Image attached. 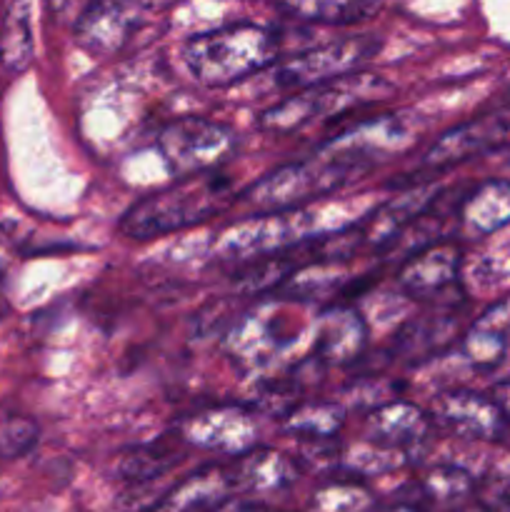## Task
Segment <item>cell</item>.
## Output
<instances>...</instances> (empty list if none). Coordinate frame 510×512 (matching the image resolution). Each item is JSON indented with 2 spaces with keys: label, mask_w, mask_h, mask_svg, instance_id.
<instances>
[{
  "label": "cell",
  "mask_w": 510,
  "mask_h": 512,
  "mask_svg": "<svg viewBox=\"0 0 510 512\" xmlns=\"http://www.w3.org/2000/svg\"><path fill=\"white\" fill-rule=\"evenodd\" d=\"M238 200L233 183L220 170L190 178H175L173 185L140 198L120 218L118 230L125 238L153 240L160 235L195 228L225 213Z\"/></svg>",
  "instance_id": "cell-1"
},
{
  "label": "cell",
  "mask_w": 510,
  "mask_h": 512,
  "mask_svg": "<svg viewBox=\"0 0 510 512\" xmlns=\"http://www.w3.org/2000/svg\"><path fill=\"white\" fill-rule=\"evenodd\" d=\"M278 58V33L258 23H233L195 33L180 48L185 70L205 88H230L275 65Z\"/></svg>",
  "instance_id": "cell-2"
},
{
  "label": "cell",
  "mask_w": 510,
  "mask_h": 512,
  "mask_svg": "<svg viewBox=\"0 0 510 512\" xmlns=\"http://www.w3.org/2000/svg\"><path fill=\"white\" fill-rule=\"evenodd\" d=\"M393 83L383 75L355 70L310 88L293 90L288 98L278 100L258 115V130L273 135H288L305 128L318 118H338L350 110L388 100L393 95Z\"/></svg>",
  "instance_id": "cell-3"
},
{
  "label": "cell",
  "mask_w": 510,
  "mask_h": 512,
  "mask_svg": "<svg viewBox=\"0 0 510 512\" xmlns=\"http://www.w3.org/2000/svg\"><path fill=\"white\" fill-rule=\"evenodd\" d=\"M358 175H363L358 165L350 163L345 155L320 145L308 158L280 165L273 173L255 180L240 195V203L248 205L250 215L290 213L310 200L335 193Z\"/></svg>",
  "instance_id": "cell-4"
},
{
  "label": "cell",
  "mask_w": 510,
  "mask_h": 512,
  "mask_svg": "<svg viewBox=\"0 0 510 512\" xmlns=\"http://www.w3.org/2000/svg\"><path fill=\"white\" fill-rule=\"evenodd\" d=\"M238 133L203 115H183L158 133V153L173 178L213 173L233 160Z\"/></svg>",
  "instance_id": "cell-5"
},
{
  "label": "cell",
  "mask_w": 510,
  "mask_h": 512,
  "mask_svg": "<svg viewBox=\"0 0 510 512\" xmlns=\"http://www.w3.org/2000/svg\"><path fill=\"white\" fill-rule=\"evenodd\" d=\"M175 0H90L75 18V43L93 55H113L153 13Z\"/></svg>",
  "instance_id": "cell-6"
},
{
  "label": "cell",
  "mask_w": 510,
  "mask_h": 512,
  "mask_svg": "<svg viewBox=\"0 0 510 512\" xmlns=\"http://www.w3.org/2000/svg\"><path fill=\"white\" fill-rule=\"evenodd\" d=\"M378 50L380 40L375 35H350V38L333 40V43L293 55L278 65L275 75H278V83L283 88L303 90L310 85L325 83V80L340 78V75L355 73Z\"/></svg>",
  "instance_id": "cell-7"
},
{
  "label": "cell",
  "mask_w": 510,
  "mask_h": 512,
  "mask_svg": "<svg viewBox=\"0 0 510 512\" xmlns=\"http://www.w3.org/2000/svg\"><path fill=\"white\" fill-rule=\"evenodd\" d=\"M280 303L245 313L225 338L230 358L243 368H268L298 340V333L288 330L290 315L278 313Z\"/></svg>",
  "instance_id": "cell-8"
},
{
  "label": "cell",
  "mask_w": 510,
  "mask_h": 512,
  "mask_svg": "<svg viewBox=\"0 0 510 512\" xmlns=\"http://www.w3.org/2000/svg\"><path fill=\"white\" fill-rule=\"evenodd\" d=\"M510 143V110H493V113L478 115L455 128L445 130L438 140L423 155V168L445 170L453 165L473 160L478 155L493 153Z\"/></svg>",
  "instance_id": "cell-9"
},
{
  "label": "cell",
  "mask_w": 510,
  "mask_h": 512,
  "mask_svg": "<svg viewBox=\"0 0 510 512\" xmlns=\"http://www.w3.org/2000/svg\"><path fill=\"white\" fill-rule=\"evenodd\" d=\"M178 435L183 443L200 450H215L225 455H243L245 450L255 448V425L253 413L240 405H218V408L200 410L188 415L180 423Z\"/></svg>",
  "instance_id": "cell-10"
},
{
  "label": "cell",
  "mask_w": 510,
  "mask_h": 512,
  "mask_svg": "<svg viewBox=\"0 0 510 512\" xmlns=\"http://www.w3.org/2000/svg\"><path fill=\"white\" fill-rule=\"evenodd\" d=\"M413 143V133L395 115H378L348 125L343 133L325 140V148L345 155L350 163L368 173L373 165L385 163Z\"/></svg>",
  "instance_id": "cell-11"
},
{
  "label": "cell",
  "mask_w": 510,
  "mask_h": 512,
  "mask_svg": "<svg viewBox=\"0 0 510 512\" xmlns=\"http://www.w3.org/2000/svg\"><path fill=\"white\" fill-rule=\"evenodd\" d=\"M368 348V325L363 315L348 305L323 310L313 323V358L315 363L343 368L363 358Z\"/></svg>",
  "instance_id": "cell-12"
},
{
  "label": "cell",
  "mask_w": 510,
  "mask_h": 512,
  "mask_svg": "<svg viewBox=\"0 0 510 512\" xmlns=\"http://www.w3.org/2000/svg\"><path fill=\"white\" fill-rule=\"evenodd\" d=\"M435 418L470 440H498L505 430V415L490 395L475 390H450L435 400Z\"/></svg>",
  "instance_id": "cell-13"
},
{
  "label": "cell",
  "mask_w": 510,
  "mask_h": 512,
  "mask_svg": "<svg viewBox=\"0 0 510 512\" xmlns=\"http://www.w3.org/2000/svg\"><path fill=\"white\" fill-rule=\"evenodd\" d=\"M460 273V250L450 243H430L415 250L398 273V285L410 298L428 300L453 288Z\"/></svg>",
  "instance_id": "cell-14"
},
{
  "label": "cell",
  "mask_w": 510,
  "mask_h": 512,
  "mask_svg": "<svg viewBox=\"0 0 510 512\" xmlns=\"http://www.w3.org/2000/svg\"><path fill=\"white\" fill-rule=\"evenodd\" d=\"M433 200L435 188L420 185V188L408 190V193L400 195V198L375 208L373 213L365 215L363 223L358 225L363 245L375 250L393 245L395 240L400 238V233H403L405 228H410V225L415 223V218H420V215L433 205Z\"/></svg>",
  "instance_id": "cell-15"
},
{
  "label": "cell",
  "mask_w": 510,
  "mask_h": 512,
  "mask_svg": "<svg viewBox=\"0 0 510 512\" xmlns=\"http://www.w3.org/2000/svg\"><path fill=\"white\" fill-rule=\"evenodd\" d=\"M428 433L430 415H425L418 405L408 400H390V403L378 405L365 418V438L368 443L383 445V448H410L428 438Z\"/></svg>",
  "instance_id": "cell-16"
},
{
  "label": "cell",
  "mask_w": 510,
  "mask_h": 512,
  "mask_svg": "<svg viewBox=\"0 0 510 512\" xmlns=\"http://www.w3.org/2000/svg\"><path fill=\"white\" fill-rule=\"evenodd\" d=\"M233 490L230 470L208 465L170 488L153 512H215L228 503Z\"/></svg>",
  "instance_id": "cell-17"
},
{
  "label": "cell",
  "mask_w": 510,
  "mask_h": 512,
  "mask_svg": "<svg viewBox=\"0 0 510 512\" xmlns=\"http://www.w3.org/2000/svg\"><path fill=\"white\" fill-rule=\"evenodd\" d=\"M228 470L235 490H248V493H275L290 488L298 478L295 460L273 448L245 450Z\"/></svg>",
  "instance_id": "cell-18"
},
{
  "label": "cell",
  "mask_w": 510,
  "mask_h": 512,
  "mask_svg": "<svg viewBox=\"0 0 510 512\" xmlns=\"http://www.w3.org/2000/svg\"><path fill=\"white\" fill-rule=\"evenodd\" d=\"M510 328V300L493 305L485 315H480L468 333L460 340L463 358L480 373H490L498 368L508 350Z\"/></svg>",
  "instance_id": "cell-19"
},
{
  "label": "cell",
  "mask_w": 510,
  "mask_h": 512,
  "mask_svg": "<svg viewBox=\"0 0 510 512\" xmlns=\"http://www.w3.org/2000/svg\"><path fill=\"white\" fill-rule=\"evenodd\" d=\"M460 223L478 238L510 225V180L495 178L475 185L460 205Z\"/></svg>",
  "instance_id": "cell-20"
},
{
  "label": "cell",
  "mask_w": 510,
  "mask_h": 512,
  "mask_svg": "<svg viewBox=\"0 0 510 512\" xmlns=\"http://www.w3.org/2000/svg\"><path fill=\"white\" fill-rule=\"evenodd\" d=\"M383 0H275L288 18L315 25H353L373 18Z\"/></svg>",
  "instance_id": "cell-21"
},
{
  "label": "cell",
  "mask_w": 510,
  "mask_h": 512,
  "mask_svg": "<svg viewBox=\"0 0 510 512\" xmlns=\"http://www.w3.org/2000/svg\"><path fill=\"white\" fill-rule=\"evenodd\" d=\"M458 338V318L453 315H428L410 320L395 335V353L410 360H425L438 355Z\"/></svg>",
  "instance_id": "cell-22"
},
{
  "label": "cell",
  "mask_w": 510,
  "mask_h": 512,
  "mask_svg": "<svg viewBox=\"0 0 510 512\" xmlns=\"http://www.w3.org/2000/svg\"><path fill=\"white\" fill-rule=\"evenodd\" d=\"M35 55L33 25H30L28 0H10L0 28V65L10 75H20L30 68Z\"/></svg>",
  "instance_id": "cell-23"
},
{
  "label": "cell",
  "mask_w": 510,
  "mask_h": 512,
  "mask_svg": "<svg viewBox=\"0 0 510 512\" xmlns=\"http://www.w3.org/2000/svg\"><path fill=\"white\" fill-rule=\"evenodd\" d=\"M285 430L305 440H330L345 425V408L335 400L298 403L285 415Z\"/></svg>",
  "instance_id": "cell-24"
},
{
  "label": "cell",
  "mask_w": 510,
  "mask_h": 512,
  "mask_svg": "<svg viewBox=\"0 0 510 512\" xmlns=\"http://www.w3.org/2000/svg\"><path fill=\"white\" fill-rule=\"evenodd\" d=\"M183 460V453L175 450V445H168L165 440L160 443L138 445V448L128 450L118 463V478L125 480L128 485L150 483V480H160L165 473L173 470L175 463Z\"/></svg>",
  "instance_id": "cell-25"
},
{
  "label": "cell",
  "mask_w": 510,
  "mask_h": 512,
  "mask_svg": "<svg viewBox=\"0 0 510 512\" xmlns=\"http://www.w3.org/2000/svg\"><path fill=\"white\" fill-rule=\"evenodd\" d=\"M418 490L428 503L453 508V505L465 503L475 493V480L468 470L458 468V465H438L423 475Z\"/></svg>",
  "instance_id": "cell-26"
},
{
  "label": "cell",
  "mask_w": 510,
  "mask_h": 512,
  "mask_svg": "<svg viewBox=\"0 0 510 512\" xmlns=\"http://www.w3.org/2000/svg\"><path fill=\"white\" fill-rule=\"evenodd\" d=\"M373 508V498L363 485L333 483L320 488L310 500L313 512H368Z\"/></svg>",
  "instance_id": "cell-27"
},
{
  "label": "cell",
  "mask_w": 510,
  "mask_h": 512,
  "mask_svg": "<svg viewBox=\"0 0 510 512\" xmlns=\"http://www.w3.org/2000/svg\"><path fill=\"white\" fill-rule=\"evenodd\" d=\"M38 443V425L23 415H13L0 425V458L13 460Z\"/></svg>",
  "instance_id": "cell-28"
},
{
  "label": "cell",
  "mask_w": 510,
  "mask_h": 512,
  "mask_svg": "<svg viewBox=\"0 0 510 512\" xmlns=\"http://www.w3.org/2000/svg\"><path fill=\"white\" fill-rule=\"evenodd\" d=\"M45 3H48L50 13L55 18H68V15L78 18L85 10V5H88V0H45Z\"/></svg>",
  "instance_id": "cell-29"
},
{
  "label": "cell",
  "mask_w": 510,
  "mask_h": 512,
  "mask_svg": "<svg viewBox=\"0 0 510 512\" xmlns=\"http://www.w3.org/2000/svg\"><path fill=\"white\" fill-rule=\"evenodd\" d=\"M490 398H493V403L498 405L500 413L505 415V420H510V378L495 383L493 390H490Z\"/></svg>",
  "instance_id": "cell-30"
},
{
  "label": "cell",
  "mask_w": 510,
  "mask_h": 512,
  "mask_svg": "<svg viewBox=\"0 0 510 512\" xmlns=\"http://www.w3.org/2000/svg\"><path fill=\"white\" fill-rule=\"evenodd\" d=\"M215 512H270V510L260 503H250V500H238V503L228 500V503L220 505Z\"/></svg>",
  "instance_id": "cell-31"
},
{
  "label": "cell",
  "mask_w": 510,
  "mask_h": 512,
  "mask_svg": "<svg viewBox=\"0 0 510 512\" xmlns=\"http://www.w3.org/2000/svg\"><path fill=\"white\" fill-rule=\"evenodd\" d=\"M368 512H423V510H420L415 503H395V505H388V508H380V510L370 508Z\"/></svg>",
  "instance_id": "cell-32"
},
{
  "label": "cell",
  "mask_w": 510,
  "mask_h": 512,
  "mask_svg": "<svg viewBox=\"0 0 510 512\" xmlns=\"http://www.w3.org/2000/svg\"><path fill=\"white\" fill-rule=\"evenodd\" d=\"M8 313V298H5V268L0 263V318Z\"/></svg>",
  "instance_id": "cell-33"
},
{
  "label": "cell",
  "mask_w": 510,
  "mask_h": 512,
  "mask_svg": "<svg viewBox=\"0 0 510 512\" xmlns=\"http://www.w3.org/2000/svg\"><path fill=\"white\" fill-rule=\"evenodd\" d=\"M498 508L510 512V483H505L503 488H500V495H498Z\"/></svg>",
  "instance_id": "cell-34"
}]
</instances>
